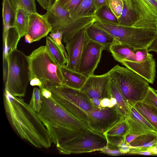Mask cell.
I'll return each mask as SVG.
<instances>
[{"mask_svg":"<svg viewBox=\"0 0 157 157\" xmlns=\"http://www.w3.org/2000/svg\"><path fill=\"white\" fill-rule=\"evenodd\" d=\"M123 7L120 17V25L132 26L136 22L138 17L132 0H122Z\"/></svg>","mask_w":157,"mask_h":157,"instance_id":"cell-23","label":"cell"},{"mask_svg":"<svg viewBox=\"0 0 157 157\" xmlns=\"http://www.w3.org/2000/svg\"><path fill=\"white\" fill-rule=\"evenodd\" d=\"M129 127L126 117L123 116L118 122L104 133L105 136L125 137L129 132Z\"/></svg>","mask_w":157,"mask_h":157,"instance_id":"cell-30","label":"cell"},{"mask_svg":"<svg viewBox=\"0 0 157 157\" xmlns=\"http://www.w3.org/2000/svg\"><path fill=\"white\" fill-rule=\"evenodd\" d=\"M99 151L101 153L111 155H118L122 154L119 149L110 148L108 147V144L105 147Z\"/></svg>","mask_w":157,"mask_h":157,"instance_id":"cell-38","label":"cell"},{"mask_svg":"<svg viewBox=\"0 0 157 157\" xmlns=\"http://www.w3.org/2000/svg\"><path fill=\"white\" fill-rule=\"evenodd\" d=\"M41 107L38 116L56 148L89 128L60 106L52 97L48 99L41 95Z\"/></svg>","mask_w":157,"mask_h":157,"instance_id":"cell-2","label":"cell"},{"mask_svg":"<svg viewBox=\"0 0 157 157\" xmlns=\"http://www.w3.org/2000/svg\"><path fill=\"white\" fill-rule=\"evenodd\" d=\"M128 104L129 115L127 118L129 127V133L139 134L157 132L156 129L132 105Z\"/></svg>","mask_w":157,"mask_h":157,"instance_id":"cell-17","label":"cell"},{"mask_svg":"<svg viewBox=\"0 0 157 157\" xmlns=\"http://www.w3.org/2000/svg\"><path fill=\"white\" fill-rule=\"evenodd\" d=\"M52 26V33L63 32L62 41L66 43L81 31L92 25L96 21L95 17L74 18L68 12L55 1L52 7L45 13Z\"/></svg>","mask_w":157,"mask_h":157,"instance_id":"cell-8","label":"cell"},{"mask_svg":"<svg viewBox=\"0 0 157 157\" xmlns=\"http://www.w3.org/2000/svg\"><path fill=\"white\" fill-rule=\"evenodd\" d=\"M109 72L101 75H90L80 90L90 98L100 100L104 98H111Z\"/></svg>","mask_w":157,"mask_h":157,"instance_id":"cell-14","label":"cell"},{"mask_svg":"<svg viewBox=\"0 0 157 157\" xmlns=\"http://www.w3.org/2000/svg\"><path fill=\"white\" fill-rule=\"evenodd\" d=\"M8 60L5 90L15 96L24 97L31 79L28 56L16 48L9 53Z\"/></svg>","mask_w":157,"mask_h":157,"instance_id":"cell-5","label":"cell"},{"mask_svg":"<svg viewBox=\"0 0 157 157\" xmlns=\"http://www.w3.org/2000/svg\"><path fill=\"white\" fill-rule=\"evenodd\" d=\"M110 78L109 86L111 98L116 99L117 104L115 106L120 113L127 117L129 112L128 104L114 81Z\"/></svg>","mask_w":157,"mask_h":157,"instance_id":"cell-25","label":"cell"},{"mask_svg":"<svg viewBox=\"0 0 157 157\" xmlns=\"http://www.w3.org/2000/svg\"><path fill=\"white\" fill-rule=\"evenodd\" d=\"M157 130V109L152 105L141 101L132 105Z\"/></svg>","mask_w":157,"mask_h":157,"instance_id":"cell-28","label":"cell"},{"mask_svg":"<svg viewBox=\"0 0 157 157\" xmlns=\"http://www.w3.org/2000/svg\"><path fill=\"white\" fill-rule=\"evenodd\" d=\"M117 104V101L116 99L112 97L109 99V104L108 107H112L114 106Z\"/></svg>","mask_w":157,"mask_h":157,"instance_id":"cell-49","label":"cell"},{"mask_svg":"<svg viewBox=\"0 0 157 157\" xmlns=\"http://www.w3.org/2000/svg\"><path fill=\"white\" fill-rule=\"evenodd\" d=\"M154 151H157V145L152 150Z\"/></svg>","mask_w":157,"mask_h":157,"instance_id":"cell-51","label":"cell"},{"mask_svg":"<svg viewBox=\"0 0 157 157\" xmlns=\"http://www.w3.org/2000/svg\"><path fill=\"white\" fill-rule=\"evenodd\" d=\"M105 49L103 45L88 39L85 44L77 71L87 77L94 75Z\"/></svg>","mask_w":157,"mask_h":157,"instance_id":"cell-12","label":"cell"},{"mask_svg":"<svg viewBox=\"0 0 157 157\" xmlns=\"http://www.w3.org/2000/svg\"><path fill=\"white\" fill-rule=\"evenodd\" d=\"M41 95L46 98H49L52 97V93L50 90L44 88L42 86L39 87Z\"/></svg>","mask_w":157,"mask_h":157,"instance_id":"cell-42","label":"cell"},{"mask_svg":"<svg viewBox=\"0 0 157 157\" xmlns=\"http://www.w3.org/2000/svg\"><path fill=\"white\" fill-rule=\"evenodd\" d=\"M16 9L22 8L30 13L36 12L35 0H11Z\"/></svg>","mask_w":157,"mask_h":157,"instance_id":"cell-32","label":"cell"},{"mask_svg":"<svg viewBox=\"0 0 157 157\" xmlns=\"http://www.w3.org/2000/svg\"><path fill=\"white\" fill-rule=\"evenodd\" d=\"M83 0H55L63 8L68 12L77 7Z\"/></svg>","mask_w":157,"mask_h":157,"instance_id":"cell-35","label":"cell"},{"mask_svg":"<svg viewBox=\"0 0 157 157\" xmlns=\"http://www.w3.org/2000/svg\"><path fill=\"white\" fill-rule=\"evenodd\" d=\"M85 30L89 39L103 45L106 50H109L112 44L117 42L109 33L94 24L86 29Z\"/></svg>","mask_w":157,"mask_h":157,"instance_id":"cell-19","label":"cell"},{"mask_svg":"<svg viewBox=\"0 0 157 157\" xmlns=\"http://www.w3.org/2000/svg\"><path fill=\"white\" fill-rule=\"evenodd\" d=\"M109 99L108 98H104L100 101V107L106 108L108 107L109 104Z\"/></svg>","mask_w":157,"mask_h":157,"instance_id":"cell-46","label":"cell"},{"mask_svg":"<svg viewBox=\"0 0 157 157\" xmlns=\"http://www.w3.org/2000/svg\"><path fill=\"white\" fill-rule=\"evenodd\" d=\"M31 79H39L42 86L50 90L64 84L61 67L56 62L46 46H41L28 56Z\"/></svg>","mask_w":157,"mask_h":157,"instance_id":"cell-3","label":"cell"},{"mask_svg":"<svg viewBox=\"0 0 157 157\" xmlns=\"http://www.w3.org/2000/svg\"><path fill=\"white\" fill-rule=\"evenodd\" d=\"M3 65L7 64L8 62L9 53L16 49L20 39L18 35L13 27L3 33Z\"/></svg>","mask_w":157,"mask_h":157,"instance_id":"cell-22","label":"cell"},{"mask_svg":"<svg viewBox=\"0 0 157 157\" xmlns=\"http://www.w3.org/2000/svg\"><path fill=\"white\" fill-rule=\"evenodd\" d=\"M25 42L27 43H31L33 42V38L28 34H27L25 36Z\"/></svg>","mask_w":157,"mask_h":157,"instance_id":"cell-50","label":"cell"},{"mask_svg":"<svg viewBox=\"0 0 157 157\" xmlns=\"http://www.w3.org/2000/svg\"><path fill=\"white\" fill-rule=\"evenodd\" d=\"M154 92H155V93L157 95V89L155 90H154Z\"/></svg>","mask_w":157,"mask_h":157,"instance_id":"cell-52","label":"cell"},{"mask_svg":"<svg viewBox=\"0 0 157 157\" xmlns=\"http://www.w3.org/2000/svg\"><path fill=\"white\" fill-rule=\"evenodd\" d=\"M148 52L152 51L157 53V36L148 48Z\"/></svg>","mask_w":157,"mask_h":157,"instance_id":"cell-44","label":"cell"},{"mask_svg":"<svg viewBox=\"0 0 157 157\" xmlns=\"http://www.w3.org/2000/svg\"><path fill=\"white\" fill-rule=\"evenodd\" d=\"M95 17L109 23L119 24L118 19L107 6H103L97 10Z\"/></svg>","mask_w":157,"mask_h":157,"instance_id":"cell-31","label":"cell"},{"mask_svg":"<svg viewBox=\"0 0 157 157\" xmlns=\"http://www.w3.org/2000/svg\"><path fill=\"white\" fill-rule=\"evenodd\" d=\"M138 18L132 26L157 29V0H132Z\"/></svg>","mask_w":157,"mask_h":157,"instance_id":"cell-13","label":"cell"},{"mask_svg":"<svg viewBox=\"0 0 157 157\" xmlns=\"http://www.w3.org/2000/svg\"><path fill=\"white\" fill-rule=\"evenodd\" d=\"M95 18V25L109 33L117 42L135 49L148 48L157 36V29L124 26Z\"/></svg>","mask_w":157,"mask_h":157,"instance_id":"cell-4","label":"cell"},{"mask_svg":"<svg viewBox=\"0 0 157 157\" xmlns=\"http://www.w3.org/2000/svg\"><path fill=\"white\" fill-rule=\"evenodd\" d=\"M30 14L22 8H18L16 9L13 26L20 39L27 34Z\"/></svg>","mask_w":157,"mask_h":157,"instance_id":"cell-26","label":"cell"},{"mask_svg":"<svg viewBox=\"0 0 157 157\" xmlns=\"http://www.w3.org/2000/svg\"><path fill=\"white\" fill-rule=\"evenodd\" d=\"M16 9L11 0H3L2 16L3 33L13 27Z\"/></svg>","mask_w":157,"mask_h":157,"instance_id":"cell-27","label":"cell"},{"mask_svg":"<svg viewBox=\"0 0 157 157\" xmlns=\"http://www.w3.org/2000/svg\"><path fill=\"white\" fill-rule=\"evenodd\" d=\"M88 115L89 128L103 134L124 116L115 105L111 108H94Z\"/></svg>","mask_w":157,"mask_h":157,"instance_id":"cell-10","label":"cell"},{"mask_svg":"<svg viewBox=\"0 0 157 157\" xmlns=\"http://www.w3.org/2000/svg\"><path fill=\"white\" fill-rule=\"evenodd\" d=\"M157 145V132L142 134L130 143L128 154H136L139 152L153 150Z\"/></svg>","mask_w":157,"mask_h":157,"instance_id":"cell-18","label":"cell"},{"mask_svg":"<svg viewBox=\"0 0 157 157\" xmlns=\"http://www.w3.org/2000/svg\"><path fill=\"white\" fill-rule=\"evenodd\" d=\"M30 84L32 86H38L39 87L42 86V83L38 78H34L30 81Z\"/></svg>","mask_w":157,"mask_h":157,"instance_id":"cell-45","label":"cell"},{"mask_svg":"<svg viewBox=\"0 0 157 157\" xmlns=\"http://www.w3.org/2000/svg\"><path fill=\"white\" fill-rule=\"evenodd\" d=\"M154 90L149 86L147 94L142 101L152 105L157 109V95Z\"/></svg>","mask_w":157,"mask_h":157,"instance_id":"cell-36","label":"cell"},{"mask_svg":"<svg viewBox=\"0 0 157 157\" xmlns=\"http://www.w3.org/2000/svg\"><path fill=\"white\" fill-rule=\"evenodd\" d=\"M136 154L151 155L155 154V153L152 150H147L138 152Z\"/></svg>","mask_w":157,"mask_h":157,"instance_id":"cell-48","label":"cell"},{"mask_svg":"<svg viewBox=\"0 0 157 157\" xmlns=\"http://www.w3.org/2000/svg\"><path fill=\"white\" fill-rule=\"evenodd\" d=\"M88 39L85 29L66 43L65 48L68 56L66 68L77 71L84 44Z\"/></svg>","mask_w":157,"mask_h":157,"instance_id":"cell-15","label":"cell"},{"mask_svg":"<svg viewBox=\"0 0 157 157\" xmlns=\"http://www.w3.org/2000/svg\"><path fill=\"white\" fill-rule=\"evenodd\" d=\"M96 12L93 0H83L77 7L68 12L71 18H79L95 17Z\"/></svg>","mask_w":157,"mask_h":157,"instance_id":"cell-24","label":"cell"},{"mask_svg":"<svg viewBox=\"0 0 157 157\" xmlns=\"http://www.w3.org/2000/svg\"><path fill=\"white\" fill-rule=\"evenodd\" d=\"M63 33V32L62 31L57 30L55 33L51 32L49 34V36L52 40L60 47L67 61L68 59V54L65 51V48L62 43Z\"/></svg>","mask_w":157,"mask_h":157,"instance_id":"cell-37","label":"cell"},{"mask_svg":"<svg viewBox=\"0 0 157 157\" xmlns=\"http://www.w3.org/2000/svg\"><path fill=\"white\" fill-rule=\"evenodd\" d=\"M123 7L122 0H110L109 7L118 19L120 17Z\"/></svg>","mask_w":157,"mask_h":157,"instance_id":"cell-34","label":"cell"},{"mask_svg":"<svg viewBox=\"0 0 157 157\" xmlns=\"http://www.w3.org/2000/svg\"><path fill=\"white\" fill-rule=\"evenodd\" d=\"M135 49L128 45L118 42L113 44L109 48L114 59L120 63L124 60L135 62Z\"/></svg>","mask_w":157,"mask_h":157,"instance_id":"cell-20","label":"cell"},{"mask_svg":"<svg viewBox=\"0 0 157 157\" xmlns=\"http://www.w3.org/2000/svg\"><path fill=\"white\" fill-rule=\"evenodd\" d=\"M118 149L121 151L122 154H125L129 153L130 148L125 141L120 145Z\"/></svg>","mask_w":157,"mask_h":157,"instance_id":"cell-43","label":"cell"},{"mask_svg":"<svg viewBox=\"0 0 157 157\" xmlns=\"http://www.w3.org/2000/svg\"><path fill=\"white\" fill-rule=\"evenodd\" d=\"M108 144L106 136L90 128L79 136L57 147L59 154H70L99 151Z\"/></svg>","mask_w":157,"mask_h":157,"instance_id":"cell-9","label":"cell"},{"mask_svg":"<svg viewBox=\"0 0 157 157\" xmlns=\"http://www.w3.org/2000/svg\"><path fill=\"white\" fill-rule=\"evenodd\" d=\"M44 10H48L52 6L55 0H36Z\"/></svg>","mask_w":157,"mask_h":157,"instance_id":"cell-39","label":"cell"},{"mask_svg":"<svg viewBox=\"0 0 157 157\" xmlns=\"http://www.w3.org/2000/svg\"><path fill=\"white\" fill-rule=\"evenodd\" d=\"M135 62L122 61L124 65L138 74L149 83H153L156 74V63L153 55L148 53V48L135 49Z\"/></svg>","mask_w":157,"mask_h":157,"instance_id":"cell-11","label":"cell"},{"mask_svg":"<svg viewBox=\"0 0 157 157\" xmlns=\"http://www.w3.org/2000/svg\"><path fill=\"white\" fill-rule=\"evenodd\" d=\"M93 108L100 107V100L97 98L90 99Z\"/></svg>","mask_w":157,"mask_h":157,"instance_id":"cell-47","label":"cell"},{"mask_svg":"<svg viewBox=\"0 0 157 157\" xmlns=\"http://www.w3.org/2000/svg\"><path fill=\"white\" fill-rule=\"evenodd\" d=\"M49 90L57 104L89 128L88 112L94 108L84 93L64 85L53 87Z\"/></svg>","mask_w":157,"mask_h":157,"instance_id":"cell-7","label":"cell"},{"mask_svg":"<svg viewBox=\"0 0 157 157\" xmlns=\"http://www.w3.org/2000/svg\"><path fill=\"white\" fill-rule=\"evenodd\" d=\"M52 31V26L46 15L37 12L30 14L27 34L31 36L33 42L47 36Z\"/></svg>","mask_w":157,"mask_h":157,"instance_id":"cell-16","label":"cell"},{"mask_svg":"<svg viewBox=\"0 0 157 157\" xmlns=\"http://www.w3.org/2000/svg\"><path fill=\"white\" fill-rule=\"evenodd\" d=\"M64 84L69 87L80 90L87 77L78 71L69 69L66 66L61 67Z\"/></svg>","mask_w":157,"mask_h":157,"instance_id":"cell-21","label":"cell"},{"mask_svg":"<svg viewBox=\"0 0 157 157\" xmlns=\"http://www.w3.org/2000/svg\"><path fill=\"white\" fill-rule=\"evenodd\" d=\"M114 81L129 104L133 105L143 101L149 87L148 82L131 69L117 65L109 71Z\"/></svg>","mask_w":157,"mask_h":157,"instance_id":"cell-6","label":"cell"},{"mask_svg":"<svg viewBox=\"0 0 157 157\" xmlns=\"http://www.w3.org/2000/svg\"><path fill=\"white\" fill-rule=\"evenodd\" d=\"M45 46L56 62L61 67L65 66L67 61L63 51L50 36L46 37Z\"/></svg>","mask_w":157,"mask_h":157,"instance_id":"cell-29","label":"cell"},{"mask_svg":"<svg viewBox=\"0 0 157 157\" xmlns=\"http://www.w3.org/2000/svg\"><path fill=\"white\" fill-rule=\"evenodd\" d=\"M4 104L10 123L21 138L37 148L51 147L52 142L48 131L29 104L6 90Z\"/></svg>","mask_w":157,"mask_h":157,"instance_id":"cell-1","label":"cell"},{"mask_svg":"<svg viewBox=\"0 0 157 157\" xmlns=\"http://www.w3.org/2000/svg\"><path fill=\"white\" fill-rule=\"evenodd\" d=\"M41 98L40 90L36 87L33 88L29 104L36 113L40 111L41 105Z\"/></svg>","mask_w":157,"mask_h":157,"instance_id":"cell-33","label":"cell"},{"mask_svg":"<svg viewBox=\"0 0 157 157\" xmlns=\"http://www.w3.org/2000/svg\"><path fill=\"white\" fill-rule=\"evenodd\" d=\"M140 135H141L135 133H128L125 137V141L128 145L130 143L136 139Z\"/></svg>","mask_w":157,"mask_h":157,"instance_id":"cell-41","label":"cell"},{"mask_svg":"<svg viewBox=\"0 0 157 157\" xmlns=\"http://www.w3.org/2000/svg\"><path fill=\"white\" fill-rule=\"evenodd\" d=\"M96 11L104 6L109 7L110 0H93Z\"/></svg>","mask_w":157,"mask_h":157,"instance_id":"cell-40","label":"cell"}]
</instances>
